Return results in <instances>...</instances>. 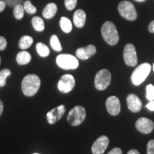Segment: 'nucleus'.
Listing matches in <instances>:
<instances>
[{"label": "nucleus", "mask_w": 154, "mask_h": 154, "mask_svg": "<svg viewBox=\"0 0 154 154\" xmlns=\"http://www.w3.org/2000/svg\"><path fill=\"white\" fill-rule=\"evenodd\" d=\"M41 85L40 78L36 74H28L22 82V90L26 96H33L37 93Z\"/></svg>", "instance_id": "f257e3e1"}, {"label": "nucleus", "mask_w": 154, "mask_h": 154, "mask_svg": "<svg viewBox=\"0 0 154 154\" xmlns=\"http://www.w3.org/2000/svg\"><path fill=\"white\" fill-rule=\"evenodd\" d=\"M101 35L105 42L111 46L116 45L119 41L118 31L111 22H106L102 25Z\"/></svg>", "instance_id": "f03ea898"}, {"label": "nucleus", "mask_w": 154, "mask_h": 154, "mask_svg": "<svg viewBox=\"0 0 154 154\" xmlns=\"http://www.w3.org/2000/svg\"><path fill=\"white\" fill-rule=\"evenodd\" d=\"M151 66L149 63H143L137 66L131 74V82L135 86L141 84L151 72Z\"/></svg>", "instance_id": "7ed1b4c3"}, {"label": "nucleus", "mask_w": 154, "mask_h": 154, "mask_svg": "<svg viewBox=\"0 0 154 154\" xmlns=\"http://www.w3.org/2000/svg\"><path fill=\"white\" fill-rule=\"evenodd\" d=\"M86 110L82 106H76L69 111L67 121L73 126L82 124L86 119Z\"/></svg>", "instance_id": "20e7f679"}, {"label": "nucleus", "mask_w": 154, "mask_h": 154, "mask_svg": "<svg viewBox=\"0 0 154 154\" xmlns=\"http://www.w3.org/2000/svg\"><path fill=\"white\" fill-rule=\"evenodd\" d=\"M118 10L120 15L128 21H134L137 19V11L134 4L128 1H123L119 3Z\"/></svg>", "instance_id": "39448f33"}, {"label": "nucleus", "mask_w": 154, "mask_h": 154, "mask_svg": "<svg viewBox=\"0 0 154 154\" xmlns=\"http://www.w3.org/2000/svg\"><path fill=\"white\" fill-rule=\"evenodd\" d=\"M57 65L64 70L76 69L79 67L78 59L71 54H59L56 59Z\"/></svg>", "instance_id": "423d86ee"}, {"label": "nucleus", "mask_w": 154, "mask_h": 154, "mask_svg": "<svg viewBox=\"0 0 154 154\" xmlns=\"http://www.w3.org/2000/svg\"><path fill=\"white\" fill-rule=\"evenodd\" d=\"M111 81V74L107 69H101L96 74L94 85L99 91L105 90L109 86Z\"/></svg>", "instance_id": "0eeeda50"}, {"label": "nucleus", "mask_w": 154, "mask_h": 154, "mask_svg": "<svg viewBox=\"0 0 154 154\" xmlns=\"http://www.w3.org/2000/svg\"><path fill=\"white\" fill-rule=\"evenodd\" d=\"M124 59L126 64L129 66H135L137 64V54L134 46L132 44H127L124 47Z\"/></svg>", "instance_id": "6e6552de"}, {"label": "nucleus", "mask_w": 154, "mask_h": 154, "mask_svg": "<svg viewBox=\"0 0 154 154\" xmlns=\"http://www.w3.org/2000/svg\"><path fill=\"white\" fill-rule=\"evenodd\" d=\"M75 86V79L71 74H64L58 83V88L62 93H69Z\"/></svg>", "instance_id": "1a4fd4ad"}, {"label": "nucleus", "mask_w": 154, "mask_h": 154, "mask_svg": "<svg viewBox=\"0 0 154 154\" xmlns=\"http://www.w3.org/2000/svg\"><path fill=\"white\" fill-rule=\"evenodd\" d=\"M109 143V139L107 136H101L95 140L91 147L93 154H103L106 151Z\"/></svg>", "instance_id": "9d476101"}, {"label": "nucleus", "mask_w": 154, "mask_h": 154, "mask_svg": "<svg viewBox=\"0 0 154 154\" xmlns=\"http://www.w3.org/2000/svg\"><path fill=\"white\" fill-rule=\"evenodd\" d=\"M136 128L142 134H149L153 130L154 123L149 119L141 117L136 122Z\"/></svg>", "instance_id": "9b49d317"}, {"label": "nucleus", "mask_w": 154, "mask_h": 154, "mask_svg": "<svg viewBox=\"0 0 154 154\" xmlns=\"http://www.w3.org/2000/svg\"><path fill=\"white\" fill-rule=\"evenodd\" d=\"M65 111H66V108L63 105L59 106L49 111L47 114V119L49 124H54L58 121L60 120L61 117L64 115Z\"/></svg>", "instance_id": "f8f14e48"}, {"label": "nucleus", "mask_w": 154, "mask_h": 154, "mask_svg": "<svg viewBox=\"0 0 154 154\" xmlns=\"http://www.w3.org/2000/svg\"><path fill=\"white\" fill-rule=\"evenodd\" d=\"M107 111L111 116H117L121 111L120 101L116 96H112L109 97L106 101Z\"/></svg>", "instance_id": "ddd939ff"}, {"label": "nucleus", "mask_w": 154, "mask_h": 154, "mask_svg": "<svg viewBox=\"0 0 154 154\" xmlns=\"http://www.w3.org/2000/svg\"><path fill=\"white\" fill-rule=\"evenodd\" d=\"M128 109L134 113H138L141 110L142 102L136 94H131L126 98Z\"/></svg>", "instance_id": "4468645a"}, {"label": "nucleus", "mask_w": 154, "mask_h": 154, "mask_svg": "<svg viewBox=\"0 0 154 154\" xmlns=\"http://www.w3.org/2000/svg\"><path fill=\"white\" fill-rule=\"evenodd\" d=\"M96 53V49L95 46L92 45V44H89V45L86 46V47L79 48L76 51V57L79 59H82V60H86V59H89Z\"/></svg>", "instance_id": "2eb2a0df"}, {"label": "nucleus", "mask_w": 154, "mask_h": 154, "mask_svg": "<svg viewBox=\"0 0 154 154\" xmlns=\"http://www.w3.org/2000/svg\"><path fill=\"white\" fill-rule=\"evenodd\" d=\"M74 24L77 28H82L84 26L86 20V12L82 9H78L74 12L73 16Z\"/></svg>", "instance_id": "dca6fc26"}, {"label": "nucleus", "mask_w": 154, "mask_h": 154, "mask_svg": "<svg viewBox=\"0 0 154 154\" xmlns=\"http://www.w3.org/2000/svg\"><path fill=\"white\" fill-rule=\"evenodd\" d=\"M57 6L54 3H49L46 6L43 11V17L45 19H49L53 18L57 14Z\"/></svg>", "instance_id": "f3484780"}, {"label": "nucleus", "mask_w": 154, "mask_h": 154, "mask_svg": "<svg viewBox=\"0 0 154 154\" xmlns=\"http://www.w3.org/2000/svg\"><path fill=\"white\" fill-rule=\"evenodd\" d=\"M17 62L19 65H26L30 62L32 59V56L28 51H22L18 53L16 57Z\"/></svg>", "instance_id": "a211bd4d"}, {"label": "nucleus", "mask_w": 154, "mask_h": 154, "mask_svg": "<svg viewBox=\"0 0 154 154\" xmlns=\"http://www.w3.org/2000/svg\"><path fill=\"white\" fill-rule=\"evenodd\" d=\"M33 44V38L30 36H24L20 38L19 42V47L21 49L24 50L29 48Z\"/></svg>", "instance_id": "6ab92c4d"}, {"label": "nucleus", "mask_w": 154, "mask_h": 154, "mask_svg": "<svg viewBox=\"0 0 154 154\" xmlns=\"http://www.w3.org/2000/svg\"><path fill=\"white\" fill-rule=\"evenodd\" d=\"M60 26L64 33H69L72 30V23L67 17H61L60 19Z\"/></svg>", "instance_id": "aec40b11"}, {"label": "nucleus", "mask_w": 154, "mask_h": 154, "mask_svg": "<svg viewBox=\"0 0 154 154\" xmlns=\"http://www.w3.org/2000/svg\"><path fill=\"white\" fill-rule=\"evenodd\" d=\"M32 24L34 29L37 32H42L45 28L43 19L38 17H34L32 18Z\"/></svg>", "instance_id": "412c9836"}, {"label": "nucleus", "mask_w": 154, "mask_h": 154, "mask_svg": "<svg viewBox=\"0 0 154 154\" xmlns=\"http://www.w3.org/2000/svg\"><path fill=\"white\" fill-rule=\"evenodd\" d=\"M36 51H37V53L38 54V55H39L40 57H47L49 55L50 51H49V47L43 43L39 42V43L36 44Z\"/></svg>", "instance_id": "4be33fe9"}, {"label": "nucleus", "mask_w": 154, "mask_h": 154, "mask_svg": "<svg viewBox=\"0 0 154 154\" xmlns=\"http://www.w3.org/2000/svg\"><path fill=\"white\" fill-rule=\"evenodd\" d=\"M50 44H51V47L54 50L57 51H61L62 50V47L59 42V38L57 35H53L51 36V38H50Z\"/></svg>", "instance_id": "5701e85b"}, {"label": "nucleus", "mask_w": 154, "mask_h": 154, "mask_svg": "<svg viewBox=\"0 0 154 154\" xmlns=\"http://www.w3.org/2000/svg\"><path fill=\"white\" fill-rule=\"evenodd\" d=\"M11 74V71L8 69H5L0 72V87L6 85V79Z\"/></svg>", "instance_id": "b1692460"}, {"label": "nucleus", "mask_w": 154, "mask_h": 154, "mask_svg": "<svg viewBox=\"0 0 154 154\" xmlns=\"http://www.w3.org/2000/svg\"><path fill=\"white\" fill-rule=\"evenodd\" d=\"M24 9L22 5H18L14 7V17L18 20L23 18L24 14Z\"/></svg>", "instance_id": "393cba45"}, {"label": "nucleus", "mask_w": 154, "mask_h": 154, "mask_svg": "<svg viewBox=\"0 0 154 154\" xmlns=\"http://www.w3.org/2000/svg\"><path fill=\"white\" fill-rule=\"evenodd\" d=\"M23 7H24V11H26V12H27L28 14H35L36 12V8L32 3H31L29 0H27V1L25 2Z\"/></svg>", "instance_id": "a878e982"}, {"label": "nucleus", "mask_w": 154, "mask_h": 154, "mask_svg": "<svg viewBox=\"0 0 154 154\" xmlns=\"http://www.w3.org/2000/svg\"><path fill=\"white\" fill-rule=\"evenodd\" d=\"M146 98L149 101H154V86L149 84L146 86Z\"/></svg>", "instance_id": "bb28decb"}, {"label": "nucleus", "mask_w": 154, "mask_h": 154, "mask_svg": "<svg viewBox=\"0 0 154 154\" xmlns=\"http://www.w3.org/2000/svg\"><path fill=\"white\" fill-rule=\"evenodd\" d=\"M66 8L69 11L74 10L77 5V0H64Z\"/></svg>", "instance_id": "cd10ccee"}, {"label": "nucleus", "mask_w": 154, "mask_h": 154, "mask_svg": "<svg viewBox=\"0 0 154 154\" xmlns=\"http://www.w3.org/2000/svg\"><path fill=\"white\" fill-rule=\"evenodd\" d=\"M6 5L9 7H15L18 5H22L23 0H2Z\"/></svg>", "instance_id": "c85d7f7f"}, {"label": "nucleus", "mask_w": 154, "mask_h": 154, "mask_svg": "<svg viewBox=\"0 0 154 154\" xmlns=\"http://www.w3.org/2000/svg\"><path fill=\"white\" fill-rule=\"evenodd\" d=\"M147 154H154V140H151L147 144Z\"/></svg>", "instance_id": "c756f323"}, {"label": "nucleus", "mask_w": 154, "mask_h": 154, "mask_svg": "<svg viewBox=\"0 0 154 154\" xmlns=\"http://www.w3.org/2000/svg\"><path fill=\"white\" fill-rule=\"evenodd\" d=\"M7 45V42L6 38L0 36V51H3L6 49Z\"/></svg>", "instance_id": "7c9ffc66"}, {"label": "nucleus", "mask_w": 154, "mask_h": 154, "mask_svg": "<svg viewBox=\"0 0 154 154\" xmlns=\"http://www.w3.org/2000/svg\"><path fill=\"white\" fill-rule=\"evenodd\" d=\"M108 154H122V151L119 148H114L108 153Z\"/></svg>", "instance_id": "2f4dec72"}, {"label": "nucleus", "mask_w": 154, "mask_h": 154, "mask_svg": "<svg viewBox=\"0 0 154 154\" xmlns=\"http://www.w3.org/2000/svg\"><path fill=\"white\" fill-rule=\"evenodd\" d=\"M146 108L149 109L150 111H154V101H150L147 105H146Z\"/></svg>", "instance_id": "473e14b6"}, {"label": "nucleus", "mask_w": 154, "mask_h": 154, "mask_svg": "<svg viewBox=\"0 0 154 154\" xmlns=\"http://www.w3.org/2000/svg\"><path fill=\"white\" fill-rule=\"evenodd\" d=\"M149 31L151 33H154V20L152 21V22L150 23L149 26Z\"/></svg>", "instance_id": "72a5a7b5"}, {"label": "nucleus", "mask_w": 154, "mask_h": 154, "mask_svg": "<svg viewBox=\"0 0 154 154\" xmlns=\"http://www.w3.org/2000/svg\"><path fill=\"white\" fill-rule=\"evenodd\" d=\"M6 4L2 0H0V13L2 12V11L5 10V7H6Z\"/></svg>", "instance_id": "f704fd0d"}, {"label": "nucleus", "mask_w": 154, "mask_h": 154, "mask_svg": "<svg viewBox=\"0 0 154 154\" xmlns=\"http://www.w3.org/2000/svg\"><path fill=\"white\" fill-rule=\"evenodd\" d=\"M127 154H140V153L137 151V150L131 149L128 152V153Z\"/></svg>", "instance_id": "c9c22d12"}, {"label": "nucleus", "mask_w": 154, "mask_h": 154, "mask_svg": "<svg viewBox=\"0 0 154 154\" xmlns=\"http://www.w3.org/2000/svg\"><path fill=\"white\" fill-rule=\"evenodd\" d=\"M3 110H4V104H3L2 101L0 100V116H1V115L2 114Z\"/></svg>", "instance_id": "e433bc0d"}, {"label": "nucleus", "mask_w": 154, "mask_h": 154, "mask_svg": "<svg viewBox=\"0 0 154 154\" xmlns=\"http://www.w3.org/2000/svg\"><path fill=\"white\" fill-rule=\"evenodd\" d=\"M134 1L138 2H145L146 0H134Z\"/></svg>", "instance_id": "4c0bfd02"}, {"label": "nucleus", "mask_w": 154, "mask_h": 154, "mask_svg": "<svg viewBox=\"0 0 154 154\" xmlns=\"http://www.w3.org/2000/svg\"><path fill=\"white\" fill-rule=\"evenodd\" d=\"M0 64H1V57H0Z\"/></svg>", "instance_id": "58836bf2"}, {"label": "nucleus", "mask_w": 154, "mask_h": 154, "mask_svg": "<svg viewBox=\"0 0 154 154\" xmlns=\"http://www.w3.org/2000/svg\"><path fill=\"white\" fill-rule=\"evenodd\" d=\"M153 71H154V63H153Z\"/></svg>", "instance_id": "ea45409f"}, {"label": "nucleus", "mask_w": 154, "mask_h": 154, "mask_svg": "<svg viewBox=\"0 0 154 154\" xmlns=\"http://www.w3.org/2000/svg\"><path fill=\"white\" fill-rule=\"evenodd\" d=\"M34 154H38V153H34Z\"/></svg>", "instance_id": "a19ab883"}]
</instances>
